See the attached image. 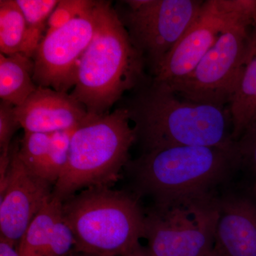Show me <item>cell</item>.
I'll list each match as a JSON object with an SVG mask.
<instances>
[{
	"mask_svg": "<svg viewBox=\"0 0 256 256\" xmlns=\"http://www.w3.org/2000/svg\"><path fill=\"white\" fill-rule=\"evenodd\" d=\"M28 28L16 0L0 1V52L4 55L26 56Z\"/></svg>",
	"mask_w": 256,
	"mask_h": 256,
	"instance_id": "obj_17",
	"label": "cell"
},
{
	"mask_svg": "<svg viewBox=\"0 0 256 256\" xmlns=\"http://www.w3.org/2000/svg\"><path fill=\"white\" fill-rule=\"evenodd\" d=\"M234 149L240 170H246L256 180V122L236 141Z\"/></svg>",
	"mask_w": 256,
	"mask_h": 256,
	"instance_id": "obj_23",
	"label": "cell"
},
{
	"mask_svg": "<svg viewBox=\"0 0 256 256\" xmlns=\"http://www.w3.org/2000/svg\"><path fill=\"white\" fill-rule=\"evenodd\" d=\"M132 193L154 205L217 192L239 169L235 150L182 146L142 153L126 168Z\"/></svg>",
	"mask_w": 256,
	"mask_h": 256,
	"instance_id": "obj_2",
	"label": "cell"
},
{
	"mask_svg": "<svg viewBox=\"0 0 256 256\" xmlns=\"http://www.w3.org/2000/svg\"><path fill=\"white\" fill-rule=\"evenodd\" d=\"M14 108L3 101L0 102V182L4 181L9 170L12 140L16 131L21 128L15 114Z\"/></svg>",
	"mask_w": 256,
	"mask_h": 256,
	"instance_id": "obj_20",
	"label": "cell"
},
{
	"mask_svg": "<svg viewBox=\"0 0 256 256\" xmlns=\"http://www.w3.org/2000/svg\"><path fill=\"white\" fill-rule=\"evenodd\" d=\"M95 35L82 54L70 95L85 106L88 114H104L124 92L149 80L142 57L130 41L110 2L98 1Z\"/></svg>",
	"mask_w": 256,
	"mask_h": 256,
	"instance_id": "obj_3",
	"label": "cell"
},
{
	"mask_svg": "<svg viewBox=\"0 0 256 256\" xmlns=\"http://www.w3.org/2000/svg\"><path fill=\"white\" fill-rule=\"evenodd\" d=\"M0 256H20L18 246L0 237Z\"/></svg>",
	"mask_w": 256,
	"mask_h": 256,
	"instance_id": "obj_24",
	"label": "cell"
},
{
	"mask_svg": "<svg viewBox=\"0 0 256 256\" xmlns=\"http://www.w3.org/2000/svg\"><path fill=\"white\" fill-rule=\"evenodd\" d=\"M33 58L22 54H0V98L14 107L22 105L36 90Z\"/></svg>",
	"mask_w": 256,
	"mask_h": 256,
	"instance_id": "obj_15",
	"label": "cell"
},
{
	"mask_svg": "<svg viewBox=\"0 0 256 256\" xmlns=\"http://www.w3.org/2000/svg\"><path fill=\"white\" fill-rule=\"evenodd\" d=\"M256 9V0H204L194 22L152 80L171 86L186 78L226 30Z\"/></svg>",
	"mask_w": 256,
	"mask_h": 256,
	"instance_id": "obj_9",
	"label": "cell"
},
{
	"mask_svg": "<svg viewBox=\"0 0 256 256\" xmlns=\"http://www.w3.org/2000/svg\"><path fill=\"white\" fill-rule=\"evenodd\" d=\"M206 256H218L217 255V254H216L214 250H213V252H210V254H208V255H207Z\"/></svg>",
	"mask_w": 256,
	"mask_h": 256,
	"instance_id": "obj_27",
	"label": "cell"
},
{
	"mask_svg": "<svg viewBox=\"0 0 256 256\" xmlns=\"http://www.w3.org/2000/svg\"><path fill=\"white\" fill-rule=\"evenodd\" d=\"M63 202L52 195L26 229L18 244L20 256H60L54 226L63 215Z\"/></svg>",
	"mask_w": 256,
	"mask_h": 256,
	"instance_id": "obj_14",
	"label": "cell"
},
{
	"mask_svg": "<svg viewBox=\"0 0 256 256\" xmlns=\"http://www.w3.org/2000/svg\"><path fill=\"white\" fill-rule=\"evenodd\" d=\"M122 107L142 153L182 146L235 150L228 107L186 100L152 78L132 90Z\"/></svg>",
	"mask_w": 256,
	"mask_h": 256,
	"instance_id": "obj_1",
	"label": "cell"
},
{
	"mask_svg": "<svg viewBox=\"0 0 256 256\" xmlns=\"http://www.w3.org/2000/svg\"><path fill=\"white\" fill-rule=\"evenodd\" d=\"M18 148L20 143L12 144L9 170L0 184V237L18 247L32 220L52 198L54 188L25 166Z\"/></svg>",
	"mask_w": 256,
	"mask_h": 256,
	"instance_id": "obj_11",
	"label": "cell"
},
{
	"mask_svg": "<svg viewBox=\"0 0 256 256\" xmlns=\"http://www.w3.org/2000/svg\"><path fill=\"white\" fill-rule=\"evenodd\" d=\"M234 142L256 122V33L240 80L228 106Z\"/></svg>",
	"mask_w": 256,
	"mask_h": 256,
	"instance_id": "obj_16",
	"label": "cell"
},
{
	"mask_svg": "<svg viewBox=\"0 0 256 256\" xmlns=\"http://www.w3.org/2000/svg\"><path fill=\"white\" fill-rule=\"evenodd\" d=\"M57 0H16L28 28L26 56L33 58L37 47L46 34L50 15L58 4Z\"/></svg>",
	"mask_w": 256,
	"mask_h": 256,
	"instance_id": "obj_18",
	"label": "cell"
},
{
	"mask_svg": "<svg viewBox=\"0 0 256 256\" xmlns=\"http://www.w3.org/2000/svg\"><path fill=\"white\" fill-rule=\"evenodd\" d=\"M74 130L56 131L50 133L48 154V181L54 186L68 162L70 140Z\"/></svg>",
	"mask_w": 256,
	"mask_h": 256,
	"instance_id": "obj_21",
	"label": "cell"
},
{
	"mask_svg": "<svg viewBox=\"0 0 256 256\" xmlns=\"http://www.w3.org/2000/svg\"><path fill=\"white\" fill-rule=\"evenodd\" d=\"M136 142V130L122 106L104 114H88L70 140L68 162L53 188L62 202L85 190L118 180Z\"/></svg>",
	"mask_w": 256,
	"mask_h": 256,
	"instance_id": "obj_5",
	"label": "cell"
},
{
	"mask_svg": "<svg viewBox=\"0 0 256 256\" xmlns=\"http://www.w3.org/2000/svg\"><path fill=\"white\" fill-rule=\"evenodd\" d=\"M14 112L24 132L46 134L76 129L88 114L70 94L41 86L15 107Z\"/></svg>",
	"mask_w": 256,
	"mask_h": 256,
	"instance_id": "obj_13",
	"label": "cell"
},
{
	"mask_svg": "<svg viewBox=\"0 0 256 256\" xmlns=\"http://www.w3.org/2000/svg\"><path fill=\"white\" fill-rule=\"evenodd\" d=\"M204 0H128L116 9L130 41L153 76L178 44Z\"/></svg>",
	"mask_w": 256,
	"mask_h": 256,
	"instance_id": "obj_8",
	"label": "cell"
},
{
	"mask_svg": "<svg viewBox=\"0 0 256 256\" xmlns=\"http://www.w3.org/2000/svg\"><path fill=\"white\" fill-rule=\"evenodd\" d=\"M98 20V1H95L84 14L46 32L32 58L37 86L63 92L75 86L79 62L95 35Z\"/></svg>",
	"mask_w": 256,
	"mask_h": 256,
	"instance_id": "obj_10",
	"label": "cell"
},
{
	"mask_svg": "<svg viewBox=\"0 0 256 256\" xmlns=\"http://www.w3.org/2000/svg\"><path fill=\"white\" fill-rule=\"evenodd\" d=\"M70 256H89V255H87V254H82V252H74L73 255Z\"/></svg>",
	"mask_w": 256,
	"mask_h": 256,
	"instance_id": "obj_26",
	"label": "cell"
},
{
	"mask_svg": "<svg viewBox=\"0 0 256 256\" xmlns=\"http://www.w3.org/2000/svg\"><path fill=\"white\" fill-rule=\"evenodd\" d=\"M94 4L95 1L90 0H60L48 18L46 32L70 22L90 9Z\"/></svg>",
	"mask_w": 256,
	"mask_h": 256,
	"instance_id": "obj_22",
	"label": "cell"
},
{
	"mask_svg": "<svg viewBox=\"0 0 256 256\" xmlns=\"http://www.w3.org/2000/svg\"><path fill=\"white\" fill-rule=\"evenodd\" d=\"M131 192L85 188L63 202L64 220L77 252L92 256H144L146 213Z\"/></svg>",
	"mask_w": 256,
	"mask_h": 256,
	"instance_id": "obj_4",
	"label": "cell"
},
{
	"mask_svg": "<svg viewBox=\"0 0 256 256\" xmlns=\"http://www.w3.org/2000/svg\"><path fill=\"white\" fill-rule=\"evenodd\" d=\"M218 192L154 205L144 216L146 256H206L214 248Z\"/></svg>",
	"mask_w": 256,
	"mask_h": 256,
	"instance_id": "obj_6",
	"label": "cell"
},
{
	"mask_svg": "<svg viewBox=\"0 0 256 256\" xmlns=\"http://www.w3.org/2000/svg\"><path fill=\"white\" fill-rule=\"evenodd\" d=\"M256 33V9L226 30L186 78L166 86L192 102L228 107Z\"/></svg>",
	"mask_w": 256,
	"mask_h": 256,
	"instance_id": "obj_7",
	"label": "cell"
},
{
	"mask_svg": "<svg viewBox=\"0 0 256 256\" xmlns=\"http://www.w3.org/2000/svg\"><path fill=\"white\" fill-rule=\"evenodd\" d=\"M50 140V133L24 132L18 152L20 160L32 174L48 183Z\"/></svg>",
	"mask_w": 256,
	"mask_h": 256,
	"instance_id": "obj_19",
	"label": "cell"
},
{
	"mask_svg": "<svg viewBox=\"0 0 256 256\" xmlns=\"http://www.w3.org/2000/svg\"></svg>",
	"mask_w": 256,
	"mask_h": 256,
	"instance_id": "obj_28",
	"label": "cell"
},
{
	"mask_svg": "<svg viewBox=\"0 0 256 256\" xmlns=\"http://www.w3.org/2000/svg\"><path fill=\"white\" fill-rule=\"evenodd\" d=\"M250 192H252V194L254 195V196L255 197L256 200V180H255V182H254V186H252Z\"/></svg>",
	"mask_w": 256,
	"mask_h": 256,
	"instance_id": "obj_25",
	"label": "cell"
},
{
	"mask_svg": "<svg viewBox=\"0 0 256 256\" xmlns=\"http://www.w3.org/2000/svg\"><path fill=\"white\" fill-rule=\"evenodd\" d=\"M214 250L218 256H256V200L252 192L218 194Z\"/></svg>",
	"mask_w": 256,
	"mask_h": 256,
	"instance_id": "obj_12",
	"label": "cell"
}]
</instances>
